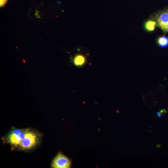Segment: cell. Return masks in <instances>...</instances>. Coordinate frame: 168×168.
Masks as SVG:
<instances>
[{
  "label": "cell",
  "instance_id": "cell-1",
  "mask_svg": "<svg viewBox=\"0 0 168 168\" xmlns=\"http://www.w3.org/2000/svg\"><path fill=\"white\" fill-rule=\"evenodd\" d=\"M38 140V134L36 132L27 129L24 137L19 147L21 150L30 149L36 146Z\"/></svg>",
  "mask_w": 168,
  "mask_h": 168
},
{
  "label": "cell",
  "instance_id": "cell-2",
  "mask_svg": "<svg viewBox=\"0 0 168 168\" xmlns=\"http://www.w3.org/2000/svg\"><path fill=\"white\" fill-rule=\"evenodd\" d=\"M27 129L12 130L7 137L8 142L15 147H19L24 137Z\"/></svg>",
  "mask_w": 168,
  "mask_h": 168
},
{
  "label": "cell",
  "instance_id": "cell-3",
  "mask_svg": "<svg viewBox=\"0 0 168 168\" xmlns=\"http://www.w3.org/2000/svg\"><path fill=\"white\" fill-rule=\"evenodd\" d=\"M156 17L158 27L163 31L168 32V8L159 12Z\"/></svg>",
  "mask_w": 168,
  "mask_h": 168
},
{
  "label": "cell",
  "instance_id": "cell-4",
  "mask_svg": "<svg viewBox=\"0 0 168 168\" xmlns=\"http://www.w3.org/2000/svg\"><path fill=\"white\" fill-rule=\"evenodd\" d=\"M71 165V162L69 159L59 153L53 160L51 166L54 168H69Z\"/></svg>",
  "mask_w": 168,
  "mask_h": 168
},
{
  "label": "cell",
  "instance_id": "cell-5",
  "mask_svg": "<svg viewBox=\"0 0 168 168\" xmlns=\"http://www.w3.org/2000/svg\"><path fill=\"white\" fill-rule=\"evenodd\" d=\"M85 57L82 55H78L74 57L73 62L74 65L77 66H81L86 62Z\"/></svg>",
  "mask_w": 168,
  "mask_h": 168
},
{
  "label": "cell",
  "instance_id": "cell-6",
  "mask_svg": "<svg viewBox=\"0 0 168 168\" xmlns=\"http://www.w3.org/2000/svg\"><path fill=\"white\" fill-rule=\"evenodd\" d=\"M157 25L156 22L152 20H149L145 24V28L148 31L152 32L155 28Z\"/></svg>",
  "mask_w": 168,
  "mask_h": 168
},
{
  "label": "cell",
  "instance_id": "cell-7",
  "mask_svg": "<svg viewBox=\"0 0 168 168\" xmlns=\"http://www.w3.org/2000/svg\"><path fill=\"white\" fill-rule=\"evenodd\" d=\"M158 43L162 47H167L168 45V38L165 36L160 37L158 40Z\"/></svg>",
  "mask_w": 168,
  "mask_h": 168
},
{
  "label": "cell",
  "instance_id": "cell-8",
  "mask_svg": "<svg viewBox=\"0 0 168 168\" xmlns=\"http://www.w3.org/2000/svg\"><path fill=\"white\" fill-rule=\"evenodd\" d=\"M8 0H1V6H4Z\"/></svg>",
  "mask_w": 168,
  "mask_h": 168
},
{
  "label": "cell",
  "instance_id": "cell-9",
  "mask_svg": "<svg viewBox=\"0 0 168 168\" xmlns=\"http://www.w3.org/2000/svg\"><path fill=\"white\" fill-rule=\"evenodd\" d=\"M161 114L162 113H166L167 112V111H166V110H161Z\"/></svg>",
  "mask_w": 168,
  "mask_h": 168
}]
</instances>
